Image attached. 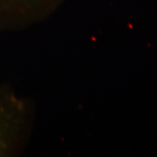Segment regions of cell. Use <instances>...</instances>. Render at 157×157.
<instances>
[{"label":"cell","mask_w":157,"mask_h":157,"mask_svg":"<svg viewBox=\"0 0 157 157\" xmlns=\"http://www.w3.org/2000/svg\"><path fill=\"white\" fill-rule=\"evenodd\" d=\"M19 104L11 92L0 88V157L8 156L17 141Z\"/></svg>","instance_id":"cell-1"},{"label":"cell","mask_w":157,"mask_h":157,"mask_svg":"<svg viewBox=\"0 0 157 157\" xmlns=\"http://www.w3.org/2000/svg\"><path fill=\"white\" fill-rule=\"evenodd\" d=\"M34 0H0V19L8 17L10 13L19 9V6Z\"/></svg>","instance_id":"cell-2"}]
</instances>
